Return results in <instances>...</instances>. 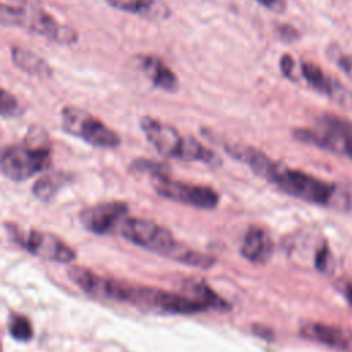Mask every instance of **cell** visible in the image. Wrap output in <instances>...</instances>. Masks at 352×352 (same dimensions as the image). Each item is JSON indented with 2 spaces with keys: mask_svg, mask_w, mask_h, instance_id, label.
<instances>
[{
  "mask_svg": "<svg viewBox=\"0 0 352 352\" xmlns=\"http://www.w3.org/2000/svg\"><path fill=\"white\" fill-rule=\"evenodd\" d=\"M224 150L287 195L352 213V182L329 183L311 173L274 161L263 151L246 144L226 143Z\"/></svg>",
  "mask_w": 352,
  "mask_h": 352,
  "instance_id": "cell-1",
  "label": "cell"
},
{
  "mask_svg": "<svg viewBox=\"0 0 352 352\" xmlns=\"http://www.w3.org/2000/svg\"><path fill=\"white\" fill-rule=\"evenodd\" d=\"M69 278L87 294L133 304L139 308L168 314H194L208 309L201 301L146 286L126 285L95 275L84 267H70Z\"/></svg>",
  "mask_w": 352,
  "mask_h": 352,
  "instance_id": "cell-2",
  "label": "cell"
},
{
  "mask_svg": "<svg viewBox=\"0 0 352 352\" xmlns=\"http://www.w3.org/2000/svg\"><path fill=\"white\" fill-rule=\"evenodd\" d=\"M118 230L120 234L129 242L139 245L147 250L155 252L157 254L170 257L183 264L208 268L214 263L213 257L198 253L179 243L173 238L170 231L151 220L125 217Z\"/></svg>",
  "mask_w": 352,
  "mask_h": 352,
  "instance_id": "cell-3",
  "label": "cell"
},
{
  "mask_svg": "<svg viewBox=\"0 0 352 352\" xmlns=\"http://www.w3.org/2000/svg\"><path fill=\"white\" fill-rule=\"evenodd\" d=\"M51 140L44 129L32 126L23 142L1 150V173L14 182H23L51 166Z\"/></svg>",
  "mask_w": 352,
  "mask_h": 352,
  "instance_id": "cell-4",
  "label": "cell"
},
{
  "mask_svg": "<svg viewBox=\"0 0 352 352\" xmlns=\"http://www.w3.org/2000/svg\"><path fill=\"white\" fill-rule=\"evenodd\" d=\"M140 129L148 143L164 157L180 161H195L206 165H219L214 151L191 136L182 135L175 126L150 116L140 118Z\"/></svg>",
  "mask_w": 352,
  "mask_h": 352,
  "instance_id": "cell-5",
  "label": "cell"
},
{
  "mask_svg": "<svg viewBox=\"0 0 352 352\" xmlns=\"http://www.w3.org/2000/svg\"><path fill=\"white\" fill-rule=\"evenodd\" d=\"M1 23L4 26H18L62 45H70L76 43L78 37L73 28L59 22L43 7L29 1L3 4Z\"/></svg>",
  "mask_w": 352,
  "mask_h": 352,
  "instance_id": "cell-6",
  "label": "cell"
},
{
  "mask_svg": "<svg viewBox=\"0 0 352 352\" xmlns=\"http://www.w3.org/2000/svg\"><path fill=\"white\" fill-rule=\"evenodd\" d=\"M294 139L352 160V121L333 114H323L315 128L293 131Z\"/></svg>",
  "mask_w": 352,
  "mask_h": 352,
  "instance_id": "cell-7",
  "label": "cell"
},
{
  "mask_svg": "<svg viewBox=\"0 0 352 352\" xmlns=\"http://www.w3.org/2000/svg\"><path fill=\"white\" fill-rule=\"evenodd\" d=\"M60 121L69 135L94 147L116 148L121 144V138L114 129L84 109L65 106L60 110Z\"/></svg>",
  "mask_w": 352,
  "mask_h": 352,
  "instance_id": "cell-8",
  "label": "cell"
},
{
  "mask_svg": "<svg viewBox=\"0 0 352 352\" xmlns=\"http://www.w3.org/2000/svg\"><path fill=\"white\" fill-rule=\"evenodd\" d=\"M151 182L158 195L188 206L199 209H213L220 201L217 191L212 187L173 180L170 177V173L153 177Z\"/></svg>",
  "mask_w": 352,
  "mask_h": 352,
  "instance_id": "cell-9",
  "label": "cell"
},
{
  "mask_svg": "<svg viewBox=\"0 0 352 352\" xmlns=\"http://www.w3.org/2000/svg\"><path fill=\"white\" fill-rule=\"evenodd\" d=\"M7 228L12 239L32 254L58 263H70L76 257L73 249L51 232L37 230L25 232L14 224H7Z\"/></svg>",
  "mask_w": 352,
  "mask_h": 352,
  "instance_id": "cell-10",
  "label": "cell"
},
{
  "mask_svg": "<svg viewBox=\"0 0 352 352\" xmlns=\"http://www.w3.org/2000/svg\"><path fill=\"white\" fill-rule=\"evenodd\" d=\"M128 213V205L121 201L102 202L80 212V223L94 234H109L120 227Z\"/></svg>",
  "mask_w": 352,
  "mask_h": 352,
  "instance_id": "cell-11",
  "label": "cell"
},
{
  "mask_svg": "<svg viewBox=\"0 0 352 352\" xmlns=\"http://www.w3.org/2000/svg\"><path fill=\"white\" fill-rule=\"evenodd\" d=\"M300 76L318 92L334 100L338 106L352 110V91L341 81L323 72L320 66L314 62L300 63Z\"/></svg>",
  "mask_w": 352,
  "mask_h": 352,
  "instance_id": "cell-12",
  "label": "cell"
},
{
  "mask_svg": "<svg viewBox=\"0 0 352 352\" xmlns=\"http://www.w3.org/2000/svg\"><path fill=\"white\" fill-rule=\"evenodd\" d=\"M301 336L331 348L352 352V331L340 327L322 323H307L301 327Z\"/></svg>",
  "mask_w": 352,
  "mask_h": 352,
  "instance_id": "cell-13",
  "label": "cell"
},
{
  "mask_svg": "<svg viewBox=\"0 0 352 352\" xmlns=\"http://www.w3.org/2000/svg\"><path fill=\"white\" fill-rule=\"evenodd\" d=\"M272 250L274 243L268 232L261 227L250 226L243 236L241 254L254 264H264L270 260Z\"/></svg>",
  "mask_w": 352,
  "mask_h": 352,
  "instance_id": "cell-14",
  "label": "cell"
},
{
  "mask_svg": "<svg viewBox=\"0 0 352 352\" xmlns=\"http://www.w3.org/2000/svg\"><path fill=\"white\" fill-rule=\"evenodd\" d=\"M139 65L154 87L168 92L177 91L179 88L177 76L172 72V69L164 60H161L154 55H140Z\"/></svg>",
  "mask_w": 352,
  "mask_h": 352,
  "instance_id": "cell-15",
  "label": "cell"
},
{
  "mask_svg": "<svg viewBox=\"0 0 352 352\" xmlns=\"http://www.w3.org/2000/svg\"><path fill=\"white\" fill-rule=\"evenodd\" d=\"M11 58L14 65L26 74L41 78L52 76L51 65L44 58L28 48L14 45L11 48Z\"/></svg>",
  "mask_w": 352,
  "mask_h": 352,
  "instance_id": "cell-16",
  "label": "cell"
},
{
  "mask_svg": "<svg viewBox=\"0 0 352 352\" xmlns=\"http://www.w3.org/2000/svg\"><path fill=\"white\" fill-rule=\"evenodd\" d=\"M72 179L73 176L67 172H62V170L47 172L45 175H43L36 180V183L32 187V192L37 199L43 202H48L58 194V191L63 186L72 182Z\"/></svg>",
  "mask_w": 352,
  "mask_h": 352,
  "instance_id": "cell-17",
  "label": "cell"
},
{
  "mask_svg": "<svg viewBox=\"0 0 352 352\" xmlns=\"http://www.w3.org/2000/svg\"><path fill=\"white\" fill-rule=\"evenodd\" d=\"M109 6L120 11L139 14V15H154L166 18L165 6H158L155 0H106Z\"/></svg>",
  "mask_w": 352,
  "mask_h": 352,
  "instance_id": "cell-18",
  "label": "cell"
},
{
  "mask_svg": "<svg viewBox=\"0 0 352 352\" xmlns=\"http://www.w3.org/2000/svg\"><path fill=\"white\" fill-rule=\"evenodd\" d=\"M192 292L195 293V296L198 297L197 300L201 301L202 304H205L206 308H212L216 311H230V304L227 301H224L223 298H220L216 293L212 292V289L204 283H194L191 286Z\"/></svg>",
  "mask_w": 352,
  "mask_h": 352,
  "instance_id": "cell-19",
  "label": "cell"
},
{
  "mask_svg": "<svg viewBox=\"0 0 352 352\" xmlns=\"http://www.w3.org/2000/svg\"><path fill=\"white\" fill-rule=\"evenodd\" d=\"M129 168H131V172L146 173L151 179L157 177V176L170 173V168L168 166V164L161 162V161H154V160H150V158H136L131 164Z\"/></svg>",
  "mask_w": 352,
  "mask_h": 352,
  "instance_id": "cell-20",
  "label": "cell"
},
{
  "mask_svg": "<svg viewBox=\"0 0 352 352\" xmlns=\"http://www.w3.org/2000/svg\"><path fill=\"white\" fill-rule=\"evenodd\" d=\"M8 330H10V336L18 341H29L33 336V329L30 322L25 316H19V315H14L10 319Z\"/></svg>",
  "mask_w": 352,
  "mask_h": 352,
  "instance_id": "cell-21",
  "label": "cell"
},
{
  "mask_svg": "<svg viewBox=\"0 0 352 352\" xmlns=\"http://www.w3.org/2000/svg\"><path fill=\"white\" fill-rule=\"evenodd\" d=\"M21 111L19 109V102L18 99L8 92L7 89H1V96H0V113L1 117H15Z\"/></svg>",
  "mask_w": 352,
  "mask_h": 352,
  "instance_id": "cell-22",
  "label": "cell"
},
{
  "mask_svg": "<svg viewBox=\"0 0 352 352\" xmlns=\"http://www.w3.org/2000/svg\"><path fill=\"white\" fill-rule=\"evenodd\" d=\"M279 67H280V72L282 74L292 80V81H297L298 80V74H297V65H296V60L292 55L289 54H283L280 56V60H279Z\"/></svg>",
  "mask_w": 352,
  "mask_h": 352,
  "instance_id": "cell-23",
  "label": "cell"
},
{
  "mask_svg": "<svg viewBox=\"0 0 352 352\" xmlns=\"http://www.w3.org/2000/svg\"><path fill=\"white\" fill-rule=\"evenodd\" d=\"M334 62L349 76H352V58L346 54H341L334 50V55H331Z\"/></svg>",
  "mask_w": 352,
  "mask_h": 352,
  "instance_id": "cell-24",
  "label": "cell"
},
{
  "mask_svg": "<svg viewBox=\"0 0 352 352\" xmlns=\"http://www.w3.org/2000/svg\"><path fill=\"white\" fill-rule=\"evenodd\" d=\"M254 1L272 12H283L286 10V0H254Z\"/></svg>",
  "mask_w": 352,
  "mask_h": 352,
  "instance_id": "cell-25",
  "label": "cell"
},
{
  "mask_svg": "<svg viewBox=\"0 0 352 352\" xmlns=\"http://www.w3.org/2000/svg\"><path fill=\"white\" fill-rule=\"evenodd\" d=\"M344 292H345V297H346V300H348V301H349V304L352 305V285H345Z\"/></svg>",
  "mask_w": 352,
  "mask_h": 352,
  "instance_id": "cell-26",
  "label": "cell"
}]
</instances>
